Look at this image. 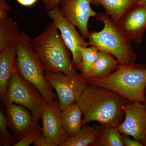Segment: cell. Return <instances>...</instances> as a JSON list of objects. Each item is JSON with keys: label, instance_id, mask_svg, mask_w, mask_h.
Here are the masks:
<instances>
[{"label": "cell", "instance_id": "1", "mask_svg": "<svg viewBox=\"0 0 146 146\" xmlns=\"http://www.w3.org/2000/svg\"><path fill=\"white\" fill-rule=\"evenodd\" d=\"M127 101L110 89L89 85L76 103L83 114V125L96 121L117 127L124 119V107Z\"/></svg>", "mask_w": 146, "mask_h": 146}, {"label": "cell", "instance_id": "2", "mask_svg": "<svg viewBox=\"0 0 146 146\" xmlns=\"http://www.w3.org/2000/svg\"><path fill=\"white\" fill-rule=\"evenodd\" d=\"M58 31L52 22L41 34L31 39L32 47L44 72L75 76L78 74V69Z\"/></svg>", "mask_w": 146, "mask_h": 146}, {"label": "cell", "instance_id": "3", "mask_svg": "<svg viewBox=\"0 0 146 146\" xmlns=\"http://www.w3.org/2000/svg\"><path fill=\"white\" fill-rule=\"evenodd\" d=\"M89 85L101 86L114 91L128 101L141 102L146 106V64L135 63L119 65L107 77L89 79Z\"/></svg>", "mask_w": 146, "mask_h": 146}, {"label": "cell", "instance_id": "4", "mask_svg": "<svg viewBox=\"0 0 146 146\" xmlns=\"http://www.w3.org/2000/svg\"><path fill=\"white\" fill-rule=\"evenodd\" d=\"M95 18L104 27L99 32H89V46L111 54L121 65L135 63L137 56L133 51L132 42L123 34L117 24L106 13H98Z\"/></svg>", "mask_w": 146, "mask_h": 146}, {"label": "cell", "instance_id": "5", "mask_svg": "<svg viewBox=\"0 0 146 146\" xmlns=\"http://www.w3.org/2000/svg\"><path fill=\"white\" fill-rule=\"evenodd\" d=\"M31 39L21 32L16 44V69L23 78L36 86L46 104H51L58 99L57 96L45 78L44 71L32 47Z\"/></svg>", "mask_w": 146, "mask_h": 146}, {"label": "cell", "instance_id": "6", "mask_svg": "<svg viewBox=\"0 0 146 146\" xmlns=\"http://www.w3.org/2000/svg\"><path fill=\"white\" fill-rule=\"evenodd\" d=\"M6 101L26 108L35 123H39L46 103L38 89L21 76L16 67L9 82Z\"/></svg>", "mask_w": 146, "mask_h": 146}, {"label": "cell", "instance_id": "7", "mask_svg": "<svg viewBox=\"0 0 146 146\" xmlns=\"http://www.w3.org/2000/svg\"><path fill=\"white\" fill-rule=\"evenodd\" d=\"M47 81L56 91L61 111L76 102L89 85L88 80L81 74L69 76L60 72H44Z\"/></svg>", "mask_w": 146, "mask_h": 146}, {"label": "cell", "instance_id": "8", "mask_svg": "<svg viewBox=\"0 0 146 146\" xmlns=\"http://www.w3.org/2000/svg\"><path fill=\"white\" fill-rule=\"evenodd\" d=\"M47 12L48 16L52 20L56 27L60 31L65 44L70 50L74 64L80 71L82 56L80 49L88 47L89 43L77 31L76 27L63 16L60 11V7Z\"/></svg>", "mask_w": 146, "mask_h": 146}, {"label": "cell", "instance_id": "9", "mask_svg": "<svg viewBox=\"0 0 146 146\" xmlns=\"http://www.w3.org/2000/svg\"><path fill=\"white\" fill-rule=\"evenodd\" d=\"M124 111L125 118L117 127L118 130L146 146V106L141 102L127 101Z\"/></svg>", "mask_w": 146, "mask_h": 146}, {"label": "cell", "instance_id": "10", "mask_svg": "<svg viewBox=\"0 0 146 146\" xmlns=\"http://www.w3.org/2000/svg\"><path fill=\"white\" fill-rule=\"evenodd\" d=\"M92 1L63 0L59 6L63 16L78 28L85 39H88L89 37V19L91 17L95 18L98 13L91 8Z\"/></svg>", "mask_w": 146, "mask_h": 146}, {"label": "cell", "instance_id": "11", "mask_svg": "<svg viewBox=\"0 0 146 146\" xmlns=\"http://www.w3.org/2000/svg\"><path fill=\"white\" fill-rule=\"evenodd\" d=\"M4 104L6 108L5 114L8 127L18 141L39 125V123L34 121L31 112L26 108L8 101Z\"/></svg>", "mask_w": 146, "mask_h": 146}, {"label": "cell", "instance_id": "12", "mask_svg": "<svg viewBox=\"0 0 146 146\" xmlns=\"http://www.w3.org/2000/svg\"><path fill=\"white\" fill-rule=\"evenodd\" d=\"M117 25L123 34L131 42L140 44L146 30V5L138 4Z\"/></svg>", "mask_w": 146, "mask_h": 146}, {"label": "cell", "instance_id": "13", "mask_svg": "<svg viewBox=\"0 0 146 146\" xmlns=\"http://www.w3.org/2000/svg\"><path fill=\"white\" fill-rule=\"evenodd\" d=\"M60 109L58 100L51 104H46L42 115L43 135L52 139L62 146L70 138L63 129L60 123Z\"/></svg>", "mask_w": 146, "mask_h": 146}, {"label": "cell", "instance_id": "14", "mask_svg": "<svg viewBox=\"0 0 146 146\" xmlns=\"http://www.w3.org/2000/svg\"><path fill=\"white\" fill-rule=\"evenodd\" d=\"M17 51L16 46L0 51V98L4 103L9 82L16 67Z\"/></svg>", "mask_w": 146, "mask_h": 146}, {"label": "cell", "instance_id": "15", "mask_svg": "<svg viewBox=\"0 0 146 146\" xmlns=\"http://www.w3.org/2000/svg\"><path fill=\"white\" fill-rule=\"evenodd\" d=\"M140 0H92V5L102 6L105 13L113 22L117 24L133 7L138 4Z\"/></svg>", "mask_w": 146, "mask_h": 146}, {"label": "cell", "instance_id": "16", "mask_svg": "<svg viewBox=\"0 0 146 146\" xmlns=\"http://www.w3.org/2000/svg\"><path fill=\"white\" fill-rule=\"evenodd\" d=\"M83 115L76 102L70 105L60 113V123L63 129L70 137L78 133L83 126Z\"/></svg>", "mask_w": 146, "mask_h": 146}, {"label": "cell", "instance_id": "17", "mask_svg": "<svg viewBox=\"0 0 146 146\" xmlns=\"http://www.w3.org/2000/svg\"><path fill=\"white\" fill-rule=\"evenodd\" d=\"M119 65V61L114 56L107 52L100 50L98 58L90 71L88 79L107 77L116 70Z\"/></svg>", "mask_w": 146, "mask_h": 146}, {"label": "cell", "instance_id": "18", "mask_svg": "<svg viewBox=\"0 0 146 146\" xmlns=\"http://www.w3.org/2000/svg\"><path fill=\"white\" fill-rule=\"evenodd\" d=\"M21 33L18 24L12 18L0 21V51L16 46Z\"/></svg>", "mask_w": 146, "mask_h": 146}, {"label": "cell", "instance_id": "19", "mask_svg": "<svg viewBox=\"0 0 146 146\" xmlns=\"http://www.w3.org/2000/svg\"><path fill=\"white\" fill-rule=\"evenodd\" d=\"M98 131L96 139L91 146H124L121 133L117 128L94 124Z\"/></svg>", "mask_w": 146, "mask_h": 146}, {"label": "cell", "instance_id": "20", "mask_svg": "<svg viewBox=\"0 0 146 146\" xmlns=\"http://www.w3.org/2000/svg\"><path fill=\"white\" fill-rule=\"evenodd\" d=\"M98 135V131L95 127L86 124L82 126L76 134L70 137L62 146H91Z\"/></svg>", "mask_w": 146, "mask_h": 146}, {"label": "cell", "instance_id": "21", "mask_svg": "<svg viewBox=\"0 0 146 146\" xmlns=\"http://www.w3.org/2000/svg\"><path fill=\"white\" fill-rule=\"evenodd\" d=\"M80 50L82 56L80 74L88 79L91 68L98 56L100 50L95 46H90L80 48Z\"/></svg>", "mask_w": 146, "mask_h": 146}, {"label": "cell", "instance_id": "22", "mask_svg": "<svg viewBox=\"0 0 146 146\" xmlns=\"http://www.w3.org/2000/svg\"><path fill=\"white\" fill-rule=\"evenodd\" d=\"M8 126L5 113L3 110H0V138L1 145L4 146H14L17 140L13 133L8 129Z\"/></svg>", "mask_w": 146, "mask_h": 146}, {"label": "cell", "instance_id": "23", "mask_svg": "<svg viewBox=\"0 0 146 146\" xmlns=\"http://www.w3.org/2000/svg\"><path fill=\"white\" fill-rule=\"evenodd\" d=\"M42 135V127L39 124L27 133L21 140L18 141L14 146H30L32 144L34 143Z\"/></svg>", "mask_w": 146, "mask_h": 146}, {"label": "cell", "instance_id": "24", "mask_svg": "<svg viewBox=\"0 0 146 146\" xmlns=\"http://www.w3.org/2000/svg\"><path fill=\"white\" fill-rule=\"evenodd\" d=\"M35 146H58L56 143L42 135L34 143Z\"/></svg>", "mask_w": 146, "mask_h": 146}, {"label": "cell", "instance_id": "25", "mask_svg": "<svg viewBox=\"0 0 146 146\" xmlns=\"http://www.w3.org/2000/svg\"><path fill=\"white\" fill-rule=\"evenodd\" d=\"M63 0H42L45 8L47 11L59 6Z\"/></svg>", "mask_w": 146, "mask_h": 146}, {"label": "cell", "instance_id": "26", "mask_svg": "<svg viewBox=\"0 0 146 146\" xmlns=\"http://www.w3.org/2000/svg\"><path fill=\"white\" fill-rule=\"evenodd\" d=\"M121 136L124 146H143L139 141L134 139H131L128 135L121 134Z\"/></svg>", "mask_w": 146, "mask_h": 146}, {"label": "cell", "instance_id": "27", "mask_svg": "<svg viewBox=\"0 0 146 146\" xmlns=\"http://www.w3.org/2000/svg\"><path fill=\"white\" fill-rule=\"evenodd\" d=\"M21 5L25 7H31L34 5L39 0H16Z\"/></svg>", "mask_w": 146, "mask_h": 146}, {"label": "cell", "instance_id": "28", "mask_svg": "<svg viewBox=\"0 0 146 146\" xmlns=\"http://www.w3.org/2000/svg\"><path fill=\"white\" fill-rule=\"evenodd\" d=\"M0 10L7 11L11 10L10 6L7 4L5 0H0Z\"/></svg>", "mask_w": 146, "mask_h": 146}, {"label": "cell", "instance_id": "29", "mask_svg": "<svg viewBox=\"0 0 146 146\" xmlns=\"http://www.w3.org/2000/svg\"><path fill=\"white\" fill-rule=\"evenodd\" d=\"M138 4L146 5V0H140Z\"/></svg>", "mask_w": 146, "mask_h": 146}]
</instances>
